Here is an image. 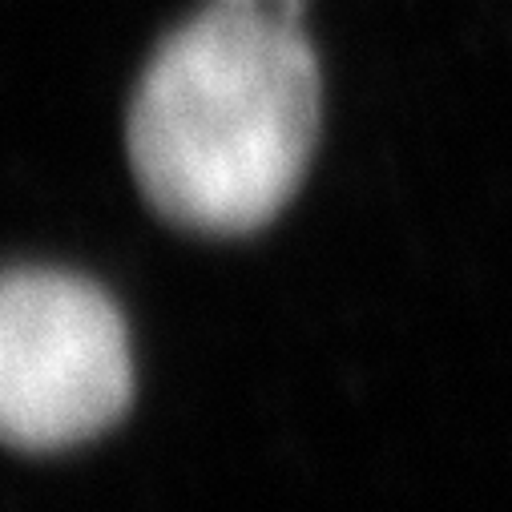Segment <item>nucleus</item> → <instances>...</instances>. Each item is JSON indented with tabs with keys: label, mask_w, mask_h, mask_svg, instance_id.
I'll return each mask as SVG.
<instances>
[{
	"label": "nucleus",
	"mask_w": 512,
	"mask_h": 512,
	"mask_svg": "<svg viewBox=\"0 0 512 512\" xmlns=\"http://www.w3.org/2000/svg\"><path fill=\"white\" fill-rule=\"evenodd\" d=\"M319 138V65L295 21L218 5L150 57L125 154L158 218L250 234L299 190Z\"/></svg>",
	"instance_id": "nucleus-1"
},
{
	"label": "nucleus",
	"mask_w": 512,
	"mask_h": 512,
	"mask_svg": "<svg viewBox=\"0 0 512 512\" xmlns=\"http://www.w3.org/2000/svg\"><path fill=\"white\" fill-rule=\"evenodd\" d=\"M134 396V359L113 299L49 267H17L0 291V432L57 452L113 428Z\"/></svg>",
	"instance_id": "nucleus-2"
},
{
	"label": "nucleus",
	"mask_w": 512,
	"mask_h": 512,
	"mask_svg": "<svg viewBox=\"0 0 512 512\" xmlns=\"http://www.w3.org/2000/svg\"><path fill=\"white\" fill-rule=\"evenodd\" d=\"M218 5H246V9H259L254 0H218ZM287 5H291V0H287Z\"/></svg>",
	"instance_id": "nucleus-3"
}]
</instances>
